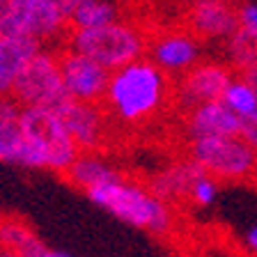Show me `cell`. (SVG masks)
Wrapping results in <instances>:
<instances>
[{
	"label": "cell",
	"instance_id": "obj_10",
	"mask_svg": "<svg viewBox=\"0 0 257 257\" xmlns=\"http://www.w3.org/2000/svg\"><path fill=\"white\" fill-rule=\"evenodd\" d=\"M64 19L46 0H10L0 14V39L35 37L55 42L62 37Z\"/></svg>",
	"mask_w": 257,
	"mask_h": 257
},
{
	"label": "cell",
	"instance_id": "obj_15",
	"mask_svg": "<svg viewBox=\"0 0 257 257\" xmlns=\"http://www.w3.org/2000/svg\"><path fill=\"white\" fill-rule=\"evenodd\" d=\"M126 175L124 170H119L117 166H112L110 159L103 154H78L76 161L71 163L67 170L60 175L62 182H67L71 188L76 191L87 193L96 186H103V184L117 182Z\"/></svg>",
	"mask_w": 257,
	"mask_h": 257
},
{
	"label": "cell",
	"instance_id": "obj_22",
	"mask_svg": "<svg viewBox=\"0 0 257 257\" xmlns=\"http://www.w3.org/2000/svg\"><path fill=\"white\" fill-rule=\"evenodd\" d=\"M46 3L53 7L60 16H62L64 21H67V19L74 14V10L80 5V3H83V0H46Z\"/></svg>",
	"mask_w": 257,
	"mask_h": 257
},
{
	"label": "cell",
	"instance_id": "obj_20",
	"mask_svg": "<svg viewBox=\"0 0 257 257\" xmlns=\"http://www.w3.org/2000/svg\"><path fill=\"white\" fill-rule=\"evenodd\" d=\"M223 103L230 108L232 112H236L239 117L248 119L252 112H255V108H257V94L246 85V83L236 80V83H232L230 85V90L225 92Z\"/></svg>",
	"mask_w": 257,
	"mask_h": 257
},
{
	"label": "cell",
	"instance_id": "obj_16",
	"mask_svg": "<svg viewBox=\"0 0 257 257\" xmlns=\"http://www.w3.org/2000/svg\"><path fill=\"white\" fill-rule=\"evenodd\" d=\"M42 51V42L35 37L0 39V96L10 94L16 76Z\"/></svg>",
	"mask_w": 257,
	"mask_h": 257
},
{
	"label": "cell",
	"instance_id": "obj_26",
	"mask_svg": "<svg viewBox=\"0 0 257 257\" xmlns=\"http://www.w3.org/2000/svg\"><path fill=\"white\" fill-rule=\"evenodd\" d=\"M0 257H23L19 252H12V250H5V248H0Z\"/></svg>",
	"mask_w": 257,
	"mask_h": 257
},
{
	"label": "cell",
	"instance_id": "obj_6",
	"mask_svg": "<svg viewBox=\"0 0 257 257\" xmlns=\"http://www.w3.org/2000/svg\"><path fill=\"white\" fill-rule=\"evenodd\" d=\"M10 96L21 108H55L69 99L55 48L39 51L23 67L12 85Z\"/></svg>",
	"mask_w": 257,
	"mask_h": 257
},
{
	"label": "cell",
	"instance_id": "obj_3",
	"mask_svg": "<svg viewBox=\"0 0 257 257\" xmlns=\"http://www.w3.org/2000/svg\"><path fill=\"white\" fill-rule=\"evenodd\" d=\"M60 46L96 60L106 69L115 71L124 64L145 58L147 53V30L140 21H117L99 28H64Z\"/></svg>",
	"mask_w": 257,
	"mask_h": 257
},
{
	"label": "cell",
	"instance_id": "obj_29",
	"mask_svg": "<svg viewBox=\"0 0 257 257\" xmlns=\"http://www.w3.org/2000/svg\"><path fill=\"white\" fill-rule=\"evenodd\" d=\"M252 147H255V152H257V140H255V143H252Z\"/></svg>",
	"mask_w": 257,
	"mask_h": 257
},
{
	"label": "cell",
	"instance_id": "obj_13",
	"mask_svg": "<svg viewBox=\"0 0 257 257\" xmlns=\"http://www.w3.org/2000/svg\"><path fill=\"white\" fill-rule=\"evenodd\" d=\"M62 69V80L67 87V94L76 101L85 103H101L103 94L108 90L112 71L106 69L96 60L87 58L83 53H76L67 46L55 48Z\"/></svg>",
	"mask_w": 257,
	"mask_h": 257
},
{
	"label": "cell",
	"instance_id": "obj_27",
	"mask_svg": "<svg viewBox=\"0 0 257 257\" xmlns=\"http://www.w3.org/2000/svg\"><path fill=\"white\" fill-rule=\"evenodd\" d=\"M255 94H257V92H255ZM246 122H250V124H252V126H255V128H257V108H255V112H252V115H250V117H248V119H246Z\"/></svg>",
	"mask_w": 257,
	"mask_h": 257
},
{
	"label": "cell",
	"instance_id": "obj_24",
	"mask_svg": "<svg viewBox=\"0 0 257 257\" xmlns=\"http://www.w3.org/2000/svg\"><path fill=\"white\" fill-rule=\"evenodd\" d=\"M243 246H246V250L250 252V255L257 257V225H252L250 230L246 232V236H243Z\"/></svg>",
	"mask_w": 257,
	"mask_h": 257
},
{
	"label": "cell",
	"instance_id": "obj_2",
	"mask_svg": "<svg viewBox=\"0 0 257 257\" xmlns=\"http://www.w3.org/2000/svg\"><path fill=\"white\" fill-rule=\"evenodd\" d=\"M87 198L117 220L150 234L166 236L177 227V207L156 198L145 179L128 172L117 182L92 188Z\"/></svg>",
	"mask_w": 257,
	"mask_h": 257
},
{
	"label": "cell",
	"instance_id": "obj_18",
	"mask_svg": "<svg viewBox=\"0 0 257 257\" xmlns=\"http://www.w3.org/2000/svg\"><path fill=\"white\" fill-rule=\"evenodd\" d=\"M0 248L19 252L23 257H39L46 246L28 220L19 216H0Z\"/></svg>",
	"mask_w": 257,
	"mask_h": 257
},
{
	"label": "cell",
	"instance_id": "obj_23",
	"mask_svg": "<svg viewBox=\"0 0 257 257\" xmlns=\"http://www.w3.org/2000/svg\"><path fill=\"white\" fill-rule=\"evenodd\" d=\"M239 19H241V26L250 28V30H257V7L255 5H243L241 7Z\"/></svg>",
	"mask_w": 257,
	"mask_h": 257
},
{
	"label": "cell",
	"instance_id": "obj_4",
	"mask_svg": "<svg viewBox=\"0 0 257 257\" xmlns=\"http://www.w3.org/2000/svg\"><path fill=\"white\" fill-rule=\"evenodd\" d=\"M21 131L26 145L19 166L51 170L60 177L80 154L53 108H23Z\"/></svg>",
	"mask_w": 257,
	"mask_h": 257
},
{
	"label": "cell",
	"instance_id": "obj_19",
	"mask_svg": "<svg viewBox=\"0 0 257 257\" xmlns=\"http://www.w3.org/2000/svg\"><path fill=\"white\" fill-rule=\"evenodd\" d=\"M230 58L236 71H257V30L239 26L232 32Z\"/></svg>",
	"mask_w": 257,
	"mask_h": 257
},
{
	"label": "cell",
	"instance_id": "obj_28",
	"mask_svg": "<svg viewBox=\"0 0 257 257\" xmlns=\"http://www.w3.org/2000/svg\"><path fill=\"white\" fill-rule=\"evenodd\" d=\"M7 3H10V0H0V14H3V12H5V7H7Z\"/></svg>",
	"mask_w": 257,
	"mask_h": 257
},
{
	"label": "cell",
	"instance_id": "obj_1",
	"mask_svg": "<svg viewBox=\"0 0 257 257\" xmlns=\"http://www.w3.org/2000/svg\"><path fill=\"white\" fill-rule=\"evenodd\" d=\"M119 145L143 138L154 128H172L177 119V83L150 58L112 71L101 103Z\"/></svg>",
	"mask_w": 257,
	"mask_h": 257
},
{
	"label": "cell",
	"instance_id": "obj_9",
	"mask_svg": "<svg viewBox=\"0 0 257 257\" xmlns=\"http://www.w3.org/2000/svg\"><path fill=\"white\" fill-rule=\"evenodd\" d=\"M147 30V53L154 64L170 74L172 78L182 76L193 64L200 62V42L188 35L182 26L172 23H143Z\"/></svg>",
	"mask_w": 257,
	"mask_h": 257
},
{
	"label": "cell",
	"instance_id": "obj_11",
	"mask_svg": "<svg viewBox=\"0 0 257 257\" xmlns=\"http://www.w3.org/2000/svg\"><path fill=\"white\" fill-rule=\"evenodd\" d=\"M234 67L223 62H198L182 76H177V112L202 103L223 101L232 85Z\"/></svg>",
	"mask_w": 257,
	"mask_h": 257
},
{
	"label": "cell",
	"instance_id": "obj_7",
	"mask_svg": "<svg viewBox=\"0 0 257 257\" xmlns=\"http://www.w3.org/2000/svg\"><path fill=\"white\" fill-rule=\"evenodd\" d=\"M60 122L64 124L69 138L78 147L80 154H103L110 156L117 147H122L108 122L106 112L99 103H85L76 99H64L53 108Z\"/></svg>",
	"mask_w": 257,
	"mask_h": 257
},
{
	"label": "cell",
	"instance_id": "obj_25",
	"mask_svg": "<svg viewBox=\"0 0 257 257\" xmlns=\"http://www.w3.org/2000/svg\"><path fill=\"white\" fill-rule=\"evenodd\" d=\"M39 257H74V255L67 250H60V248H44V250L39 252Z\"/></svg>",
	"mask_w": 257,
	"mask_h": 257
},
{
	"label": "cell",
	"instance_id": "obj_12",
	"mask_svg": "<svg viewBox=\"0 0 257 257\" xmlns=\"http://www.w3.org/2000/svg\"><path fill=\"white\" fill-rule=\"evenodd\" d=\"M175 23L202 44L232 35L241 26V19L239 7L227 0H188L179 7Z\"/></svg>",
	"mask_w": 257,
	"mask_h": 257
},
{
	"label": "cell",
	"instance_id": "obj_30",
	"mask_svg": "<svg viewBox=\"0 0 257 257\" xmlns=\"http://www.w3.org/2000/svg\"><path fill=\"white\" fill-rule=\"evenodd\" d=\"M131 3H140V0H131Z\"/></svg>",
	"mask_w": 257,
	"mask_h": 257
},
{
	"label": "cell",
	"instance_id": "obj_14",
	"mask_svg": "<svg viewBox=\"0 0 257 257\" xmlns=\"http://www.w3.org/2000/svg\"><path fill=\"white\" fill-rule=\"evenodd\" d=\"M200 175H204V172L193 161L182 156L175 163L166 166L163 170L145 177V184H147V188L154 193L156 198H161L163 202L172 204V207H179V204L188 202L191 188Z\"/></svg>",
	"mask_w": 257,
	"mask_h": 257
},
{
	"label": "cell",
	"instance_id": "obj_21",
	"mask_svg": "<svg viewBox=\"0 0 257 257\" xmlns=\"http://www.w3.org/2000/svg\"><path fill=\"white\" fill-rule=\"evenodd\" d=\"M216 195H218V182L211 179L209 175H200L191 188L188 202L195 207H209V204H214Z\"/></svg>",
	"mask_w": 257,
	"mask_h": 257
},
{
	"label": "cell",
	"instance_id": "obj_5",
	"mask_svg": "<svg viewBox=\"0 0 257 257\" xmlns=\"http://www.w3.org/2000/svg\"><path fill=\"white\" fill-rule=\"evenodd\" d=\"M182 152L218 184H257V152L246 138L188 140Z\"/></svg>",
	"mask_w": 257,
	"mask_h": 257
},
{
	"label": "cell",
	"instance_id": "obj_8",
	"mask_svg": "<svg viewBox=\"0 0 257 257\" xmlns=\"http://www.w3.org/2000/svg\"><path fill=\"white\" fill-rule=\"evenodd\" d=\"M172 134H177V138L184 143L198 138H246L248 143L257 140V128L232 112L223 101L202 103L177 112Z\"/></svg>",
	"mask_w": 257,
	"mask_h": 257
},
{
	"label": "cell",
	"instance_id": "obj_17",
	"mask_svg": "<svg viewBox=\"0 0 257 257\" xmlns=\"http://www.w3.org/2000/svg\"><path fill=\"white\" fill-rule=\"evenodd\" d=\"M23 108L10 94L0 96V161L19 163L23 152V131H21Z\"/></svg>",
	"mask_w": 257,
	"mask_h": 257
}]
</instances>
